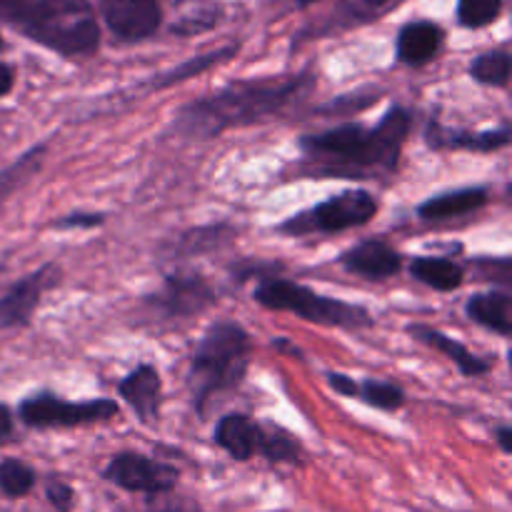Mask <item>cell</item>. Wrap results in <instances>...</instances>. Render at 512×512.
<instances>
[{
	"label": "cell",
	"mask_w": 512,
	"mask_h": 512,
	"mask_svg": "<svg viewBox=\"0 0 512 512\" xmlns=\"http://www.w3.org/2000/svg\"><path fill=\"white\" fill-rule=\"evenodd\" d=\"M428 145L435 150H473V153H493V150L505 148L510 143V128L500 125L493 130H458L445 128L440 123L428 125Z\"/></svg>",
	"instance_id": "obj_13"
},
{
	"label": "cell",
	"mask_w": 512,
	"mask_h": 512,
	"mask_svg": "<svg viewBox=\"0 0 512 512\" xmlns=\"http://www.w3.org/2000/svg\"><path fill=\"white\" fill-rule=\"evenodd\" d=\"M230 55H235V48H220V50H213V53H205V55H198V58L185 60V63H180L178 68H173V70H168L165 75H160V80H155V88H168V85L183 83V80L195 78V75L205 73V70L213 68V65L228 60Z\"/></svg>",
	"instance_id": "obj_24"
},
{
	"label": "cell",
	"mask_w": 512,
	"mask_h": 512,
	"mask_svg": "<svg viewBox=\"0 0 512 512\" xmlns=\"http://www.w3.org/2000/svg\"><path fill=\"white\" fill-rule=\"evenodd\" d=\"M490 193L488 188H460V190H448V193H440L435 198H428L418 208V215L428 223H440V220L460 218V215L475 213V210L483 208L488 203Z\"/></svg>",
	"instance_id": "obj_16"
},
{
	"label": "cell",
	"mask_w": 512,
	"mask_h": 512,
	"mask_svg": "<svg viewBox=\"0 0 512 512\" xmlns=\"http://www.w3.org/2000/svg\"><path fill=\"white\" fill-rule=\"evenodd\" d=\"M408 333L413 335L418 343L428 345V348L438 350V353H443L445 358L453 360L465 378H480V375H485L490 370V360L470 353L463 343H458L455 338H448V335L440 333V330L428 328V325H410Z\"/></svg>",
	"instance_id": "obj_15"
},
{
	"label": "cell",
	"mask_w": 512,
	"mask_h": 512,
	"mask_svg": "<svg viewBox=\"0 0 512 512\" xmlns=\"http://www.w3.org/2000/svg\"><path fill=\"white\" fill-rule=\"evenodd\" d=\"M403 0H350V3L343 5L335 20H330V28H355V25L370 23V20L383 18L385 13H390L393 8Z\"/></svg>",
	"instance_id": "obj_22"
},
{
	"label": "cell",
	"mask_w": 512,
	"mask_h": 512,
	"mask_svg": "<svg viewBox=\"0 0 512 512\" xmlns=\"http://www.w3.org/2000/svg\"><path fill=\"white\" fill-rule=\"evenodd\" d=\"M103 215L100 213H73V215H65V218H60L58 223H55V230H75V228H98V225H103Z\"/></svg>",
	"instance_id": "obj_29"
},
{
	"label": "cell",
	"mask_w": 512,
	"mask_h": 512,
	"mask_svg": "<svg viewBox=\"0 0 512 512\" xmlns=\"http://www.w3.org/2000/svg\"><path fill=\"white\" fill-rule=\"evenodd\" d=\"M408 133L410 113L395 105L373 128L345 123L325 133L303 135L300 150L308 160L323 165L320 173L368 178L375 173H393Z\"/></svg>",
	"instance_id": "obj_2"
},
{
	"label": "cell",
	"mask_w": 512,
	"mask_h": 512,
	"mask_svg": "<svg viewBox=\"0 0 512 512\" xmlns=\"http://www.w3.org/2000/svg\"><path fill=\"white\" fill-rule=\"evenodd\" d=\"M258 425L243 413H230L225 418L218 420L215 425V443L225 450L233 460H245L253 458L258 453Z\"/></svg>",
	"instance_id": "obj_18"
},
{
	"label": "cell",
	"mask_w": 512,
	"mask_h": 512,
	"mask_svg": "<svg viewBox=\"0 0 512 512\" xmlns=\"http://www.w3.org/2000/svg\"><path fill=\"white\" fill-rule=\"evenodd\" d=\"M45 495H48L50 505L58 512H70V508H73V488L60 483V480H53L48 485V490H45Z\"/></svg>",
	"instance_id": "obj_30"
},
{
	"label": "cell",
	"mask_w": 512,
	"mask_h": 512,
	"mask_svg": "<svg viewBox=\"0 0 512 512\" xmlns=\"http://www.w3.org/2000/svg\"><path fill=\"white\" fill-rule=\"evenodd\" d=\"M0 20L60 55H88L100 30L85 0H0Z\"/></svg>",
	"instance_id": "obj_3"
},
{
	"label": "cell",
	"mask_w": 512,
	"mask_h": 512,
	"mask_svg": "<svg viewBox=\"0 0 512 512\" xmlns=\"http://www.w3.org/2000/svg\"><path fill=\"white\" fill-rule=\"evenodd\" d=\"M410 275L418 283L438 290V293H453L463 285L465 270L455 260L448 258H413L410 263Z\"/></svg>",
	"instance_id": "obj_20"
},
{
	"label": "cell",
	"mask_w": 512,
	"mask_h": 512,
	"mask_svg": "<svg viewBox=\"0 0 512 512\" xmlns=\"http://www.w3.org/2000/svg\"><path fill=\"white\" fill-rule=\"evenodd\" d=\"M375 213H378V200L368 190H348V193L333 195V198L313 205L305 213L285 220L280 230L295 235V238H300V235L343 233V230L370 223Z\"/></svg>",
	"instance_id": "obj_6"
},
{
	"label": "cell",
	"mask_w": 512,
	"mask_h": 512,
	"mask_svg": "<svg viewBox=\"0 0 512 512\" xmlns=\"http://www.w3.org/2000/svg\"><path fill=\"white\" fill-rule=\"evenodd\" d=\"M328 383H330V388L335 390V393L345 395V398H358V383H355L353 378H348V375L330 373Z\"/></svg>",
	"instance_id": "obj_31"
},
{
	"label": "cell",
	"mask_w": 512,
	"mask_h": 512,
	"mask_svg": "<svg viewBox=\"0 0 512 512\" xmlns=\"http://www.w3.org/2000/svg\"><path fill=\"white\" fill-rule=\"evenodd\" d=\"M35 473L20 460H3L0 463V493L8 498H23L33 490Z\"/></svg>",
	"instance_id": "obj_27"
},
{
	"label": "cell",
	"mask_w": 512,
	"mask_h": 512,
	"mask_svg": "<svg viewBox=\"0 0 512 512\" xmlns=\"http://www.w3.org/2000/svg\"><path fill=\"white\" fill-rule=\"evenodd\" d=\"M118 390L143 423H153L158 418L160 400H163V383H160V375L153 365L143 363L130 370L120 380Z\"/></svg>",
	"instance_id": "obj_14"
},
{
	"label": "cell",
	"mask_w": 512,
	"mask_h": 512,
	"mask_svg": "<svg viewBox=\"0 0 512 512\" xmlns=\"http://www.w3.org/2000/svg\"><path fill=\"white\" fill-rule=\"evenodd\" d=\"M358 398H363L365 403L373 405L378 410H398L403 408L405 393L393 383H385V380L368 378L358 385Z\"/></svg>",
	"instance_id": "obj_26"
},
{
	"label": "cell",
	"mask_w": 512,
	"mask_h": 512,
	"mask_svg": "<svg viewBox=\"0 0 512 512\" xmlns=\"http://www.w3.org/2000/svg\"><path fill=\"white\" fill-rule=\"evenodd\" d=\"M250 335L238 323H215L205 330L190 360V393L200 415L218 393L238 388L250 365Z\"/></svg>",
	"instance_id": "obj_4"
},
{
	"label": "cell",
	"mask_w": 512,
	"mask_h": 512,
	"mask_svg": "<svg viewBox=\"0 0 512 512\" xmlns=\"http://www.w3.org/2000/svg\"><path fill=\"white\" fill-rule=\"evenodd\" d=\"M343 268L348 273L360 275V278H368V280H385V278H393L403 270V258L395 248H390L388 243L383 240H363L358 243L355 248H350L348 253L340 258Z\"/></svg>",
	"instance_id": "obj_12"
},
{
	"label": "cell",
	"mask_w": 512,
	"mask_h": 512,
	"mask_svg": "<svg viewBox=\"0 0 512 512\" xmlns=\"http://www.w3.org/2000/svg\"><path fill=\"white\" fill-rule=\"evenodd\" d=\"M10 433H13V415H10V410L5 408V405H0V443H3Z\"/></svg>",
	"instance_id": "obj_32"
},
{
	"label": "cell",
	"mask_w": 512,
	"mask_h": 512,
	"mask_svg": "<svg viewBox=\"0 0 512 512\" xmlns=\"http://www.w3.org/2000/svg\"><path fill=\"white\" fill-rule=\"evenodd\" d=\"M315 85L313 75H293L285 80H243L185 105L175 118V133L183 138H215L230 128L273 118Z\"/></svg>",
	"instance_id": "obj_1"
},
{
	"label": "cell",
	"mask_w": 512,
	"mask_h": 512,
	"mask_svg": "<svg viewBox=\"0 0 512 512\" xmlns=\"http://www.w3.org/2000/svg\"><path fill=\"white\" fill-rule=\"evenodd\" d=\"M443 30L430 20H418L400 30L398 60L405 65H425L443 48Z\"/></svg>",
	"instance_id": "obj_17"
},
{
	"label": "cell",
	"mask_w": 512,
	"mask_h": 512,
	"mask_svg": "<svg viewBox=\"0 0 512 512\" xmlns=\"http://www.w3.org/2000/svg\"><path fill=\"white\" fill-rule=\"evenodd\" d=\"M100 13L120 40L133 43L150 38L163 18L160 0H100Z\"/></svg>",
	"instance_id": "obj_11"
},
{
	"label": "cell",
	"mask_w": 512,
	"mask_h": 512,
	"mask_svg": "<svg viewBox=\"0 0 512 512\" xmlns=\"http://www.w3.org/2000/svg\"><path fill=\"white\" fill-rule=\"evenodd\" d=\"M113 415H118V405L108 398L68 403L53 393H38L20 403V418L30 428H75V425L103 423Z\"/></svg>",
	"instance_id": "obj_7"
},
{
	"label": "cell",
	"mask_w": 512,
	"mask_h": 512,
	"mask_svg": "<svg viewBox=\"0 0 512 512\" xmlns=\"http://www.w3.org/2000/svg\"><path fill=\"white\" fill-rule=\"evenodd\" d=\"M465 313L473 323L493 330V333L510 338L512 335V298L505 290H490L478 293L468 300Z\"/></svg>",
	"instance_id": "obj_19"
},
{
	"label": "cell",
	"mask_w": 512,
	"mask_h": 512,
	"mask_svg": "<svg viewBox=\"0 0 512 512\" xmlns=\"http://www.w3.org/2000/svg\"><path fill=\"white\" fill-rule=\"evenodd\" d=\"M58 280V265H43L40 270L25 275L23 280H18V283L0 298V330H13L28 325L35 308L40 305L43 293L48 288H53Z\"/></svg>",
	"instance_id": "obj_10"
},
{
	"label": "cell",
	"mask_w": 512,
	"mask_h": 512,
	"mask_svg": "<svg viewBox=\"0 0 512 512\" xmlns=\"http://www.w3.org/2000/svg\"><path fill=\"white\" fill-rule=\"evenodd\" d=\"M105 480H110L118 488L128 493H145L160 495L168 493L178 483V470L173 465L158 463L140 453H120L105 465Z\"/></svg>",
	"instance_id": "obj_9"
},
{
	"label": "cell",
	"mask_w": 512,
	"mask_h": 512,
	"mask_svg": "<svg viewBox=\"0 0 512 512\" xmlns=\"http://www.w3.org/2000/svg\"><path fill=\"white\" fill-rule=\"evenodd\" d=\"M233 240V230L228 225H208V228H195L188 230L175 240V255H198L218 250Z\"/></svg>",
	"instance_id": "obj_21"
},
{
	"label": "cell",
	"mask_w": 512,
	"mask_h": 512,
	"mask_svg": "<svg viewBox=\"0 0 512 512\" xmlns=\"http://www.w3.org/2000/svg\"><path fill=\"white\" fill-rule=\"evenodd\" d=\"M512 60L505 50H493V53H483L480 58L473 60L470 65V75L483 85H495V88H505L510 80Z\"/></svg>",
	"instance_id": "obj_23"
},
{
	"label": "cell",
	"mask_w": 512,
	"mask_h": 512,
	"mask_svg": "<svg viewBox=\"0 0 512 512\" xmlns=\"http://www.w3.org/2000/svg\"><path fill=\"white\" fill-rule=\"evenodd\" d=\"M498 443H500V450H503V453H508V455L512 453V430L508 428V425L498 430Z\"/></svg>",
	"instance_id": "obj_34"
},
{
	"label": "cell",
	"mask_w": 512,
	"mask_h": 512,
	"mask_svg": "<svg viewBox=\"0 0 512 512\" xmlns=\"http://www.w3.org/2000/svg\"><path fill=\"white\" fill-rule=\"evenodd\" d=\"M503 10V0H460L458 20L465 28H485L495 23Z\"/></svg>",
	"instance_id": "obj_28"
},
{
	"label": "cell",
	"mask_w": 512,
	"mask_h": 512,
	"mask_svg": "<svg viewBox=\"0 0 512 512\" xmlns=\"http://www.w3.org/2000/svg\"><path fill=\"white\" fill-rule=\"evenodd\" d=\"M310 3H315V0H300V5H310Z\"/></svg>",
	"instance_id": "obj_35"
},
{
	"label": "cell",
	"mask_w": 512,
	"mask_h": 512,
	"mask_svg": "<svg viewBox=\"0 0 512 512\" xmlns=\"http://www.w3.org/2000/svg\"><path fill=\"white\" fill-rule=\"evenodd\" d=\"M255 303H260L268 310H278V313H293L298 318L310 320V323L328 325V328H370L373 318L365 308L345 300L328 298L315 290L305 288V285L290 283V280L280 278H265L263 283L255 288L253 293Z\"/></svg>",
	"instance_id": "obj_5"
},
{
	"label": "cell",
	"mask_w": 512,
	"mask_h": 512,
	"mask_svg": "<svg viewBox=\"0 0 512 512\" xmlns=\"http://www.w3.org/2000/svg\"><path fill=\"white\" fill-rule=\"evenodd\" d=\"M215 303V290L200 273H173L163 288L150 295L148 305L160 318H193Z\"/></svg>",
	"instance_id": "obj_8"
},
{
	"label": "cell",
	"mask_w": 512,
	"mask_h": 512,
	"mask_svg": "<svg viewBox=\"0 0 512 512\" xmlns=\"http://www.w3.org/2000/svg\"><path fill=\"white\" fill-rule=\"evenodd\" d=\"M13 68L5 63H0V98H3L5 93H10V88H13Z\"/></svg>",
	"instance_id": "obj_33"
},
{
	"label": "cell",
	"mask_w": 512,
	"mask_h": 512,
	"mask_svg": "<svg viewBox=\"0 0 512 512\" xmlns=\"http://www.w3.org/2000/svg\"><path fill=\"white\" fill-rule=\"evenodd\" d=\"M258 453H263L270 463H298L300 460V445L295 443L290 435L280 433V430H258Z\"/></svg>",
	"instance_id": "obj_25"
}]
</instances>
